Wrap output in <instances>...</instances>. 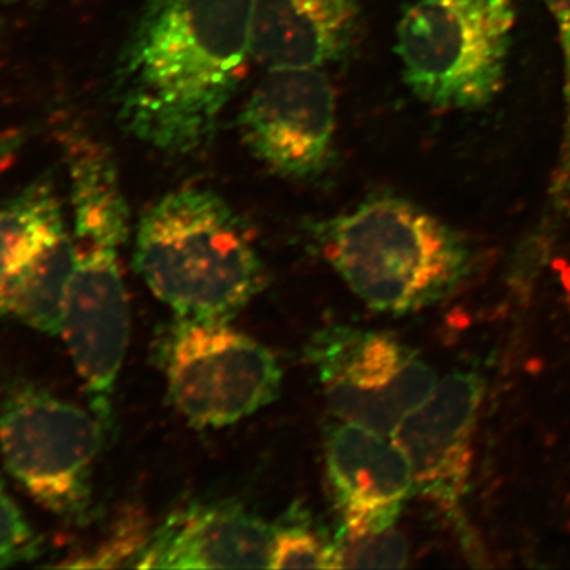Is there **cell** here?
Wrapping results in <instances>:
<instances>
[{"label":"cell","instance_id":"obj_1","mask_svg":"<svg viewBox=\"0 0 570 570\" xmlns=\"http://www.w3.org/2000/svg\"><path fill=\"white\" fill-rule=\"evenodd\" d=\"M250 56L253 0H148L116 66V118L156 151H202Z\"/></svg>","mask_w":570,"mask_h":570},{"label":"cell","instance_id":"obj_2","mask_svg":"<svg viewBox=\"0 0 570 570\" xmlns=\"http://www.w3.org/2000/svg\"><path fill=\"white\" fill-rule=\"evenodd\" d=\"M135 272L176 317L228 321L264 287L261 257L219 195L181 189L142 214Z\"/></svg>","mask_w":570,"mask_h":570},{"label":"cell","instance_id":"obj_3","mask_svg":"<svg viewBox=\"0 0 570 570\" xmlns=\"http://www.w3.org/2000/svg\"><path fill=\"white\" fill-rule=\"evenodd\" d=\"M322 254L366 306L407 314L448 298L468 276L466 239L422 206L379 195L318 225Z\"/></svg>","mask_w":570,"mask_h":570},{"label":"cell","instance_id":"obj_4","mask_svg":"<svg viewBox=\"0 0 570 570\" xmlns=\"http://www.w3.org/2000/svg\"><path fill=\"white\" fill-rule=\"evenodd\" d=\"M77 265L63 306L61 336L80 374L89 406L111 433L116 384L129 344L130 311L121 268L129 208L121 181L94 175L70 193Z\"/></svg>","mask_w":570,"mask_h":570},{"label":"cell","instance_id":"obj_5","mask_svg":"<svg viewBox=\"0 0 570 570\" xmlns=\"http://www.w3.org/2000/svg\"><path fill=\"white\" fill-rule=\"evenodd\" d=\"M513 0H409L396 28L404 81L434 110L474 111L505 81Z\"/></svg>","mask_w":570,"mask_h":570},{"label":"cell","instance_id":"obj_6","mask_svg":"<svg viewBox=\"0 0 570 570\" xmlns=\"http://www.w3.org/2000/svg\"><path fill=\"white\" fill-rule=\"evenodd\" d=\"M107 431L94 412L21 382L0 401V452L18 483L55 515L86 523Z\"/></svg>","mask_w":570,"mask_h":570},{"label":"cell","instance_id":"obj_7","mask_svg":"<svg viewBox=\"0 0 570 570\" xmlns=\"http://www.w3.org/2000/svg\"><path fill=\"white\" fill-rule=\"evenodd\" d=\"M157 354L170 403L197 428L250 417L275 403L283 385L276 355L219 318L176 317Z\"/></svg>","mask_w":570,"mask_h":570},{"label":"cell","instance_id":"obj_8","mask_svg":"<svg viewBox=\"0 0 570 570\" xmlns=\"http://www.w3.org/2000/svg\"><path fill=\"white\" fill-rule=\"evenodd\" d=\"M307 356L332 414L389 438L438 384L411 347L373 330L328 326L313 337Z\"/></svg>","mask_w":570,"mask_h":570},{"label":"cell","instance_id":"obj_9","mask_svg":"<svg viewBox=\"0 0 570 570\" xmlns=\"http://www.w3.org/2000/svg\"><path fill=\"white\" fill-rule=\"evenodd\" d=\"M250 154L292 181L321 178L335 159L336 97L317 67H273L239 116Z\"/></svg>","mask_w":570,"mask_h":570},{"label":"cell","instance_id":"obj_10","mask_svg":"<svg viewBox=\"0 0 570 570\" xmlns=\"http://www.w3.org/2000/svg\"><path fill=\"white\" fill-rule=\"evenodd\" d=\"M482 400L478 374H449L390 436L411 466L415 494L438 508L455 509L466 494Z\"/></svg>","mask_w":570,"mask_h":570},{"label":"cell","instance_id":"obj_11","mask_svg":"<svg viewBox=\"0 0 570 570\" xmlns=\"http://www.w3.org/2000/svg\"><path fill=\"white\" fill-rule=\"evenodd\" d=\"M326 472L341 512V524L395 527L415 494L414 475L392 438L337 422L325 439Z\"/></svg>","mask_w":570,"mask_h":570},{"label":"cell","instance_id":"obj_12","mask_svg":"<svg viewBox=\"0 0 570 570\" xmlns=\"http://www.w3.org/2000/svg\"><path fill=\"white\" fill-rule=\"evenodd\" d=\"M272 534L273 527L242 505L193 504L151 532L135 568L269 569Z\"/></svg>","mask_w":570,"mask_h":570},{"label":"cell","instance_id":"obj_13","mask_svg":"<svg viewBox=\"0 0 570 570\" xmlns=\"http://www.w3.org/2000/svg\"><path fill=\"white\" fill-rule=\"evenodd\" d=\"M363 0H253V56L266 69L346 59L362 29Z\"/></svg>","mask_w":570,"mask_h":570},{"label":"cell","instance_id":"obj_14","mask_svg":"<svg viewBox=\"0 0 570 570\" xmlns=\"http://www.w3.org/2000/svg\"><path fill=\"white\" fill-rule=\"evenodd\" d=\"M77 265V245L62 232L0 284V316L47 335H61L63 306Z\"/></svg>","mask_w":570,"mask_h":570},{"label":"cell","instance_id":"obj_15","mask_svg":"<svg viewBox=\"0 0 570 570\" xmlns=\"http://www.w3.org/2000/svg\"><path fill=\"white\" fill-rule=\"evenodd\" d=\"M55 184L41 176L0 208V284L66 232Z\"/></svg>","mask_w":570,"mask_h":570},{"label":"cell","instance_id":"obj_16","mask_svg":"<svg viewBox=\"0 0 570 570\" xmlns=\"http://www.w3.org/2000/svg\"><path fill=\"white\" fill-rule=\"evenodd\" d=\"M333 569H401L407 564L406 539L395 527L341 524L332 539Z\"/></svg>","mask_w":570,"mask_h":570},{"label":"cell","instance_id":"obj_17","mask_svg":"<svg viewBox=\"0 0 570 570\" xmlns=\"http://www.w3.org/2000/svg\"><path fill=\"white\" fill-rule=\"evenodd\" d=\"M269 569H333L332 539H326L305 517L273 527Z\"/></svg>","mask_w":570,"mask_h":570},{"label":"cell","instance_id":"obj_18","mask_svg":"<svg viewBox=\"0 0 570 570\" xmlns=\"http://www.w3.org/2000/svg\"><path fill=\"white\" fill-rule=\"evenodd\" d=\"M542 3L557 26L562 59L564 118H562L560 156H558L557 171L551 183L554 204L562 206L570 202V0H542Z\"/></svg>","mask_w":570,"mask_h":570},{"label":"cell","instance_id":"obj_19","mask_svg":"<svg viewBox=\"0 0 570 570\" xmlns=\"http://www.w3.org/2000/svg\"><path fill=\"white\" fill-rule=\"evenodd\" d=\"M40 553L41 539L0 479V569L36 560Z\"/></svg>","mask_w":570,"mask_h":570},{"label":"cell","instance_id":"obj_20","mask_svg":"<svg viewBox=\"0 0 570 570\" xmlns=\"http://www.w3.org/2000/svg\"><path fill=\"white\" fill-rule=\"evenodd\" d=\"M22 141H24V135L21 134H10L0 137V167L9 164L11 157H13L17 151H20Z\"/></svg>","mask_w":570,"mask_h":570},{"label":"cell","instance_id":"obj_21","mask_svg":"<svg viewBox=\"0 0 570 570\" xmlns=\"http://www.w3.org/2000/svg\"><path fill=\"white\" fill-rule=\"evenodd\" d=\"M564 284H566V292H568L569 302H570V266L568 268V273H566Z\"/></svg>","mask_w":570,"mask_h":570}]
</instances>
